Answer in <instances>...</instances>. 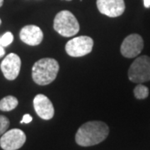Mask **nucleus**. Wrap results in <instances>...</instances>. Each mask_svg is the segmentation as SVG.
<instances>
[{
    "label": "nucleus",
    "instance_id": "nucleus-19",
    "mask_svg": "<svg viewBox=\"0 0 150 150\" xmlns=\"http://www.w3.org/2000/svg\"><path fill=\"white\" fill-rule=\"evenodd\" d=\"M4 4V0H0V7H2Z\"/></svg>",
    "mask_w": 150,
    "mask_h": 150
},
{
    "label": "nucleus",
    "instance_id": "nucleus-14",
    "mask_svg": "<svg viewBox=\"0 0 150 150\" xmlns=\"http://www.w3.org/2000/svg\"><path fill=\"white\" fill-rule=\"evenodd\" d=\"M13 41V35L10 32L5 33L2 37L0 38V46L2 47H7L12 43Z\"/></svg>",
    "mask_w": 150,
    "mask_h": 150
},
{
    "label": "nucleus",
    "instance_id": "nucleus-16",
    "mask_svg": "<svg viewBox=\"0 0 150 150\" xmlns=\"http://www.w3.org/2000/svg\"><path fill=\"white\" fill-rule=\"evenodd\" d=\"M33 118L29 115V114H25L24 116H23V118L22 119L21 123H30L31 121H32Z\"/></svg>",
    "mask_w": 150,
    "mask_h": 150
},
{
    "label": "nucleus",
    "instance_id": "nucleus-8",
    "mask_svg": "<svg viewBox=\"0 0 150 150\" xmlns=\"http://www.w3.org/2000/svg\"><path fill=\"white\" fill-rule=\"evenodd\" d=\"M0 68L3 74L8 80H14L20 72L21 59L17 54H9L2 61Z\"/></svg>",
    "mask_w": 150,
    "mask_h": 150
},
{
    "label": "nucleus",
    "instance_id": "nucleus-1",
    "mask_svg": "<svg viewBox=\"0 0 150 150\" xmlns=\"http://www.w3.org/2000/svg\"><path fill=\"white\" fill-rule=\"evenodd\" d=\"M109 128L102 121H89L83 123L75 135L76 143L83 147L98 144L107 139Z\"/></svg>",
    "mask_w": 150,
    "mask_h": 150
},
{
    "label": "nucleus",
    "instance_id": "nucleus-2",
    "mask_svg": "<svg viewBox=\"0 0 150 150\" xmlns=\"http://www.w3.org/2000/svg\"><path fill=\"white\" fill-rule=\"evenodd\" d=\"M59 70V64L57 60L50 58L40 59L33 66V80L38 85H48L55 80Z\"/></svg>",
    "mask_w": 150,
    "mask_h": 150
},
{
    "label": "nucleus",
    "instance_id": "nucleus-18",
    "mask_svg": "<svg viewBox=\"0 0 150 150\" xmlns=\"http://www.w3.org/2000/svg\"><path fill=\"white\" fill-rule=\"evenodd\" d=\"M145 8H150V0H144Z\"/></svg>",
    "mask_w": 150,
    "mask_h": 150
},
{
    "label": "nucleus",
    "instance_id": "nucleus-3",
    "mask_svg": "<svg viewBox=\"0 0 150 150\" xmlns=\"http://www.w3.org/2000/svg\"><path fill=\"white\" fill-rule=\"evenodd\" d=\"M54 28L60 35L69 38L79 32V23L75 16L68 10L60 11L54 20Z\"/></svg>",
    "mask_w": 150,
    "mask_h": 150
},
{
    "label": "nucleus",
    "instance_id": "nucleus-9",
    "mask_svg": "<svg viewBox=\"0 0 150 150\" xmlns=\"http://www.w3.org/2000/svg\"><path fill=\"white\" fill-rule=\"evenodd\" d=\"M98 11L110 18H117L122 15L125 10L124 0H97Z\"/></svg>",
    "mask_w": 150,
    "mask_h": 150
},
{
    "label": "nucleus",
    "instance_id": "nucleus-5",
    "mask_svg": "<svg viewBox=\"0 0 150 150\" xmlns=\"http://www.w3.org/2000/svg\"><path fill=\"white\" fill-rule=\"evenodd\" d=\"M93 47V40L88 36L74 38L65 45L66 53L71 57H83L90 54Z\"/></svg>",
    "mask_w": 150,
    "mask_h": 150
},
{
    "label": "nucleus",
    "instance_id": "nucleus-12",
    "mask_svg": "<svg viewBox=\"0 0 150 150\" xmlns=\"http://www.w3.org/2000/svg\"><path fill=\"white\" fill-rule=\"evenodd\" d=\"M18 101L17 98L12 95H8L0 100V110L4 112L12 111L18 106Z\"/></svg>",
    "mask_w": 150,
    "mask_h": 150
},
{
    "label": "nucleus",
    "instance_id": "nucleus-15",
    "mask_svg": "<svg viewBox=\"0 0 150 150\" xmlns=\"http://www.w3.org/2000/svg\"><path fill=\"white\" fill-rule=\"evenodd\" d=\"M9 123L8 118L4 115H0V136H2L8 130Z\"/></svg>",
    "mask_w": 150,
    "mask_h": 150
},
{
    "label": "nucleus",
    "instance_id": "nucleus-20",
    "mask_svg": "<svg viewBox=\"0 0 150 150\" xmlns=\"http://www.w3.org/2000/svg\"><path fill=\"white\" fill-rule=\"evenodd\" d=\"M1 23H2V22H1V19H0V24H1Z\"/></svg>",
    "mask_w": 150,
    "mask_h": 150
},
{
    "label": "nucleus",
    "instance_id": "nucleus-7",
    "mask_svg": "<svg viewBox=\"0 0 150 150\" xmlns=\"http://www.w3.org/2000/svg\"><path fill=\"white\" fill-rule=\"evenodd\" d=\"M144 46V39L139 34L133 33L124 38L121 44L120 51L123 57L132 59L137 57L142 52Z\"/></svg>",
    "mask_w": 150,
    "mask_h": 150
},
{
    "label": "nucleus",
    "instance_id": "nucleus-21",
    "mask_svg": "<svg viewBox=\"0 0 150 150\" xmlns=\"http://www.w3.org/2000/svg\"><path fill=\"white\" fill-rule=\"evenodd\" d=\"M66 1H72V0H66Z\"/></svg>",
    "mask_w": 150,
    "mask_h": 150
},
{
    "label": "nucleus",
    "instance_id": "nucleus-4",
    "mask_svg": "<svg viewBox=\"0 0 150 150\" xmlns=\"http://www.w3.org/2000/svg\"><path fill=\"white\" fill-rule=\"evenodd\" d=\"M129 79L133 83H143L150 80V58L140 56L134 60L129 69Z\"/></svg>",
    "mask_w": 150,
    "mask_h": 150
},
{
    "label": "nucleus",
    "instance_id": "nucleus-6",
    "mask_svg": "<svg viewBox=\"0 0 150 150\" xmlns=\"http://www.w3.org/2000/svg\"><path fill=\"white\" fill-rule=\"evenodd\" d=\"M26 135L21 129H13L6 131L0 139V147L4 150H18L23 146Z\"/></svg>",
    "mask_w": 150,
    "mask_h": 150
},
{
    "label": "nucleus",
    "instance_id": "nucleus-13",
    "mask_svg": "<svg viewBox=\"0 0 150 150\" xmlns=\"http://www.w3.org/2000/svg\"><path fill=\"white\" fill-rule=\"evenodd\" d=\"M134 96L138 99H144L146 98H148L149 94V90L148 88V87L143 85L141 83H139L138 85L134 88Z\"/></svg>",
    "mask_w": 150,
    "mask_h": 150
},
{
    "label": "nucleus",
    "instance_id": "nucleus-17",
    "mask_svg": "<svg viewBox=\"0 0 150 150\" xmlns=\"http://www.w3.org/2000/svg\"><path fill=\"white\" fill-rule=\"evenodd\" d=\"M4 54H5V50H4V47L0 46V58H2Z\"/></svg>",
    "mask_w": 150,
    "mask_h": 150
},
{
    "label": "nucleus",
    "instance_id": "nucleus-10",
    "mask_svg": "<svg viewBox=\"0 0 150 150\" xmlns=\"http://www.w3.org/2000/svg\"><path fill=\"white\" fill-rule=\"evenodd\" d=\"M33 107L36 113L44 120H49L54 117V105L46 95H36L33 99Z\"/></svg>",
    "mask_w": 150,
    "mask_h": 150
},
{
    "label": "nucleus",
    "instance_id": "nucleus-11",
    "mask_svg": "<svg viewBox=\"0 0 150 150\" xmlns=\"http://www.w3.org/2000/svg\"><path fill=\"white\" fill-rule=\"evenodd\" d=\"M20 39L30 46H37L43 41V33L41 28L35 25L24 26L19 33Z\"/></svg>",
    "mask_w": 150,
    "mask_h": 150
}]
</instances>
